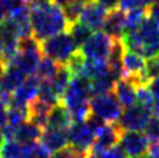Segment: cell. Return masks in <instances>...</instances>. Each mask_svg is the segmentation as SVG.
<instances>
[{
	"label": "cell",
	"mask_w": 159,
	"mask_h": 158,
	"mask_svg": "<svg viewBox=\"0 0 159 158\" xmlns=\"http://www.w3.org/2000/svg\"><path fill=\"white\" fill-rule=\"evenodd\" d=\"M121 41L126 50L143 58H152L159 54V28L147 16L137 30L126 32Z\"/></svg>",
	"instance_id": "2"
},
{
	"label": "cell",
	"mask_w": 159,
	"mask_h": 158,
	"mask_svg": "<svg viewBox=\"0 0 159 158\" xmlns=\"http://www.w3.org/2000/svg\"><path fill=\"white\" fill-rule=\"evenodd\" d=\"M42 57L41 44L33 37H28L20 41L19 54L16 55L12 63L28 78L36 74L38 63Z\"/></svg>",
	"instance_id": "5"
},
{
	"label": "cell",
	"mask_w": 159,
	"mask_h": 158,
	"mask_svg": "<svg viewBox=\"0 0 159 158\" xmlns=\"http://www.w3.org/2000/svg\"><path fill=\"white\" fill-rule=\"evenodd\" d=\"M89 158H96V157H89Z\"/></svg>",
	"instance_id": "47"
},
{
	"label": "cell",
	"mask_w": 159,
	"mask_h": 158,
	"mask_svg": "<svg viewBox=\"0 0 159 158\" xmlns=\"http://www.w3.org/2000/svg\"><path fill=\"white\" fill-rule=\"evenodd\" d=\"M53 107L54 105L45 103L37 96V99H34L28 105V121H32L41 129H45L48 125V118Z\"/></svg>",
	"instance_id": "19"
},
{
	"label": "cell",
	"mask_w": 159,
	"mask_h": 158,
	"mask_svg": "<svg viewBox=\"0 0 159 158\" xmlns=\"http://www.w3.org/2000/svg\"><path fill=\"white\" fill-rule=\"evenodd\" d=\"M25 145L20 144L15 138L4 140L0 145V158H24Z\"/></svg>",
	"instance_id": "24"
},
{
	"label": "cell",
	"mask_w": 159,
	"mask_h": 158,
	"mask_svg": "<svg viewBox=\"0 0 159 158\" xmlns=\"http://www.w3.org/2000/svg\"><path fill=\"white\" fill-rule=\"evenodd\" d=\"M118 145L128 158H142L147 154L150 141L143 132H122Z\"/></svg>",
	"instance_id": "10"
},
{
	"label": "cell",
	"mask_w": 159,
	"mask_h": 158,
	"mask_svg": "<svg viewBox=\"0 0 159 158\" xmlns=\"http://www.w3.org/2000/svg\"><path fill=\"white\" fill-rule=\"evenodd\" d=\"M26 2H28V4H29L30 2H33V0H26Z\"/></svg>",
	"instance_id": "46"
},
{
	"label": "cell",
	"mask_w": 159,
	"mask_h": 158,
	"mask_svg": "<svg viewBox=\"0 0 159 158\" xmlns=\"http://www.w3.org/2000/svg\"><path fill=\"white\" fill-rule=\"evenodd\" d=\"M72 125L71 116L63 104L54 105L48 118V125L45 129H69Z\"/></svg>",
	"instance_id": "21"
},
{
	"label": "cell",
	"mask_w": 159,
	"mask_h": 158,
	"mask_svg": "<svg viewBox=\"0 0 159 158\" xmlns=\"http://www.w3.org/2000/svg\"><path fill=\"white\" fill-rule=\"evenodd\" d=\"M39 79L33 75L28 77L24 83L12 94L9 100V107H19V108H28V105L38 96Z\"/></svg>",
	"instance_id": "13"
},
{
	"label": "cell",
	"mask_w": 159,
	"mask_h": 158,
	"mask_svg": "<svg viewBox=\"0 0 159 158\" xmlns=\"http://www.w3.org/2000/svg\"><path fill=\"white\" fill-rule=\"evenodd\" d=\"M139 8H147L143 3V0H120L118 2V9L124 11L125 13L134 9H139Z\"/></svg>",
	"instance_id": "33"
},
{
	"label": "cell",
	"mask_w": 159,
	"mask_h": 158,
	"mask_svg": "<svg viewBox=\"0 0 159 158\" xmlns=\"http://www.w3.org/2000/svg\"><path fill=\"white\" fill-rule=\"evenodd\" d=\"M0 5L7 16H12L28 7L26 0H0Z\"/></svg>",
	"instance_id": "29"
},
{
	"label": "cell",
	"mask_w": 159,
	"mask_h": 158,
	"mask_svg": "<svg viewBox=\"0 0 159 158\" xmlns=\"http://www.w3.org/2000/svg\"><path fill=\"white\" fill-rule=\"evenodd\" d=\"M50 158H89V154L79 151L69 145V146H66V148L50 154Z\"/></svg>",
	"instance_id": "31"
},
{
	"label": "cell",
	"mask_w": 159,
	"mask_h": 158,
	"mask_svg": "<svg viewBox=\"0 0 159 158\" xmlns=\"http://www.w3.org/2000/svg\"><path fill=\"white\" fill-rule=\"evenodd\" d=\"M42 132L43 129H41L36 124H33L32 121H25L15 131L13 138L22 145H32L38 142V140H41Z\"/></svg>",
	"instance_id": "20"
},
{
	"label": "cell",
	"mask_w": 159,
	"mask_h": 158,
	"mask_svg": "<svg viewBox=\"0 0 159 158\" xmlns=\"http://www.w3.org/2000/svg\"><path fill=\"white\" fill-rule=\"evenodd\" d=\"M122 131L117 124H103L95 132V141L89 150V157H100L108 149L113 148L120 141Z\"/></svg>",
	"instance_id": "9"
},
{
	"label": "cell",
	"mask_w": 159,
	"mask_h": 158,
	"mask_svg": "<svg viewBox=\"0 0 159 158\" xmlns=\"http://www.w3.org/2000/svg\"><path fill=\"white\" fill-rule=\"evenodd\" d=\"M24 158H50V153L39 142H36L25 145Z\"/></svg>",
	"instance_id": "30"
},
{
	"label": "cell",
	"mask_w": 159,
	"mask_h": 158,
	"mask_svg": "<svg viewBox=\"0 0 159 158\" xmlns=\"http://www.w3.org/2000/svg\"><path fill=\"white\" fill-rule=\"evenodd\" d=\"M5 19V13H4V11H3V8H2V5H0V24L3 22V20Z\"/></svg>",
	"instance_id": "42"
},
{
	"label": "cell",
	"mask_w": 159,
	"mask_h": 158,
	"mask_svg": "<svg viewBox=\"0 0 159 158\" xmlns=\"http://www.w3.org/2000/svg\"><path fill=\"white\" fill-rule=\"evenodd\" d=\"M115 84H116V81L111 75V72L104 77H100L92 82H89L91 95H92V98H93V96H99V95L112 92L113 88H115Z\"/></svg>",
	"instance_id": "22"
},
{
	"label": "cell",
	"mask_w": 159,
	"mask_h": 158,
	"mask_svg": "<svg viewBox=\"0 0 159 158\" xmlns=\"http://www.w3.org/2000/svg\"><path fill=\"white\" fill-rule=\"evenodd\" d=\"M125 25H126V13L121 9L108 11L107 19L103 29L113 40H121L125 35Z\"/></svg>",
	"instance_id": "18"
},
{
	"label": "cell",
	"mask_w": 159,
	"mask_h": 158,
	"mask_svg": "<svg viewBox=\"0 0 159 158\" xmlns=\"http://www.w3.org/2000/svg\"><path fill=\"white\" fill-rule=\"evenodd\" d=\"M96 3H99L101 7H104L107 11H112L118 8V2L120 0H95Z\"/></svg>",
	"instance_id": "39"
},
{
	"label": "cell",
	"mask_w": 159,
	"mask_h": 158,
	"mask_svg": "<svg viewBox=\"0 0 159 158\" xmlns=\"http://www.w3.org/2000/svg\"><path fill=\"white\" fill-rule=\"evenodd\" d=\"M3 141H4V136H3V132H2V129H0V145L3 144Z\"/></svg>",
	"instance_id": "44"
},
{
	"label": "cell",
	"mask_w": 159,
	"mask_h": 158,
	"mask_svg": "<svg viewBox=\"0 0 159 158\" xmlns=\"http://www.w3.org/2000/svg\"><path fill=\"white\" fill-rule=\"evenodd\" d=\"M154 116L158 118V120H159V107H154Z\"/></svg>",
	"instance_id": "43"
},
{
	"label": "cell",
	"mask_w": 159,
	"mask_h": 158,
	"mask_svg": "<svg viewBox=\"0 0 159 158\" xmlns=\"http://www.w3.org/2000/svg\"><path fill=\"white\" fill-rule=\"evenodd\" d=\"M152 115L154 112L151 109L137 103L122 111L116 124L122 132H142L151 120Z\"/></svg>",
	"instance_id": "8"
},
{
	"label": "cell",
	"mask_w": 159,
	"mask_h": 158,
	"mask_svg": "<svg viewBox=\"0 0 159 158\" xmlns=\"http://www.w3.org/2000/svg\"><path fill=\"white\" fill-rule=\"evenodd\" d=\"M96 158H128V157L125 156V153L121 150L120 146L116 145V146H113V148L108 149L107 151H104L100 157H96Z\"/></svg>",
	"instance_id": "34"
},
{
	"label": "cell",
	"mask_w": 159,
	"mask_h": 158,
	"mask_svg": "<svg viewBox=\"0 0 159 158\" xmlns=\"http://www.w3.org/2000/svg\"><path fill=\"white\" fill-rule=\"evenodd\" d=\"M146 158H159V141L150 142L149 149H147Z\"/></svg>",
	"instance_id": "38"
},
{
	"label": "cell",
	"mask_w": 159,
	"mask_h": 158,
	"mask_svg": "<svg viewBox=\"0 0 159 158\" xmlns=\"http://www.w3.org/2000/svg\"><path fill=\"white\" fill-rule=\"evenodd\" d=\"M95 141L93 128L86 123H74L69 128V145L79 151L89 154Z\"/></svg>",
	"instance_id": "11"
},
{
	"label": "cell",
	"mask_w": 159,
	"mask_h": 158,
	"mask_svg": "<svg viewBox=\"0 0 159 158\" xmlns=\"http://www.w3.org/2000/svg\"><path fill=\"white\" fill-rule=\"evenodd\" d=\"M32 37L41 44L45 40L70 29L65 11L52 0H33L29 3Z\"/></svg>",
	"instance_id": "1"
},
{
	"label": "cell",
	"mask_w": 159,
	"mask_h": 158,
	"mask_svg": "<svg viewBox=\"0 0 159 158\" xmlns=\"http://www.w3.org/2000/svg\"><path fill=\"white\" fill-rule=\"evenodd\" d=\"M158 2H159V0H143V3H145V5H146L147 8L151 7V5H154V4L158 3Z\"/></svg>",
	"instance_id": "41"
},
{
	"label": "cell",
	"mask_w": 159,
	"mask_h": 158,
	"mask_svg": "<svg viewBox=\"0 0 159 158\" xmlns=\"http://www.w3.org/2000/svg\"><path fill=\"white\" fill-rule=\"evenodd\" d=\"M143 133H145V136L149 138L150 142L159 141V120L154 115H152L151 120L146 125V128L143 129Z\"/></svg>",
	"instance_id": "32"
},
{
	"label": "cell",
	"mask_w": 159,
	"mask_h": 158,
	"mask_svg": "<svg viewBox=\"0 0 159 158\" xmlns=\"http://www.w3.org/2000/svg\"><path fill=\"white\" fill-rule=\"evenodd\" d=\"M147 8H139L130 11L126 13V25H125V33L137 30L143 22V20L147 17Z\"/></svg>",
	"instance_id": "26"
},
{
	"label": "cell",
	"mask_w": 159,
	"mask_h": 158,
	"mask_svg": "<svg viewBox=\"0 0 159 158\" xmlns=\"http://www.w3.org/2000/svg\"><path fill=\"white\" fill-rule=\"evenodd\" d=\"M91 99L89 82L80 77H72L61 104L66 107L74 123H86L91 117Z\"/></svg>",
	"instance_id": "3"
},
{
	"label": "cell",
	"mask_w": 159,
	"mask_h": 158,
	"mask_svg": "<svg viewBox=\"0 0 159 158\" xmlns=\"http://www.w3.org/2000/svg\"><path fill=\"white\" fill-rule=\"evenodd\" d=\"M61 66H63V65L57 63V62H54L53 59H50L48 57H42L38 63L36 77L39 81H50V79H53L57 75Z\"/></svg>",
	"instance_id": "23"
},
{
	"label": "cell",
	"mask_w": 159,
	"mask_h": 158,
	"mask_svg": "<svg viewBox=\"0 0 159 158\" xmlns=\"http://www.w3.org/2000/svg\"><path fill=\"white\" fill-rule=\"evenodd\" d=\"M147 15H149V17L154 21L159 28V2L147 8Z\"/></svg>",
	"instance_id": "37"
},
{
	"label": "cell",
	"mask_w": 159,
	"mask_h": 158,
	"mask_svg": "<svg viewBox=\"0 0 159 158\" xmlns=\"http://www.w3.org/2000/svg\"><path fill=\"white\" fill-rule=\"evenodd\" d=\"M107 15H108V11L104 7H101L95 0H91L89 3L84 5L78 21L84 24L87 28H89L91 30L99 32L100 29H103Z\"/></svg>",
	"instance_id": "15"
},
{
	"label": "cell",
	"mask_w": 159,
	"mask_h": 158,
	"mask_svg": "<svg viewBox=\"0 0 159 158\" xmlns=\"http://www.w3.org/2000/svg\"><path fill=\"white\" fill-rule=\"evenodd\" d=\"M89 108L91 115L104 124H116L122 114V107L113 91L93 96L89 101Z\"/></svg>",
	"instance_id": "6"
},
{
	"label": "cell",
	"mask_w": 159,
	"mask_h": 158,
	"mask_svg": "<svg viewBox=\"0 0 159 158\" xmlns=\"http://www.w3.org/2000/svg\"><path fill=\"white\" fill-rule=\"evenodd\" d=\"M147 86H149L150 91H151V94H152V98H154L155 105L159 107V78L151 79Z\"/></svg>",
	"instance_id": "35"
},
{
	"label": "cell",
	"mask_w": 159,
	"mask_h": 158,
	"mask_svg": "<svg viewBox=\"0 0 159 158\" xmlns=\"http://www.w3.org/2000/svg\"><path fill=\"white\" fill-rule=\"evenodd\" d=\"M41 50L43 57L53 59L59 65H66L69 59L78 52V48L70 33L63 32L41 42Z\"/></svg>",
	"instance_id": "4"
},
{
	"label": "cell",
	"mask_w": 159,
	"mask_h": 158,
	"mask_svg": "<svg viewBox=\"0 0 159 158\" xmlns=\"http://www.w3.org/2000/svg\"><path fill=\"white\" fill-rule=\"evenodd\" d=\"M113 40L105 32H95L79 49L82 55L88 61H103L108 62L113 49Z\"/></svg>",
	"instance_id": "7"
},
{
	"label": "cell",
	"mask_w": 159,
	"mask_h": 158,
	"mask_svg": "<svg viewBox=\"0 0 159 158\" xmlns=\"http://www.w3.org/2000/svg\"><path fill=\"white\" fill-rule=\"evenodd\" d=\"M122 70H124V78H129L137 84V87L142 83V75H143L145 67H146V59L142 55L130 52V50H124L122 58Z\"/></svg>",
	"instance_id": "14"
},
{
	"label": "cell",
	"mask_w": 159,
	"mask_h": 158,
	"mask_svg": "<svg viewBox=\"0 0 159 158\" xmlns=\"http://www.w3.org/2000/svg\"><path fill=\"white\" fill-rule=\"evenodd\" d=\"M159 78V54L146 61V67L142 75V83L149 84L151 79Z\"/></svg>",
	"instance_id": "27"
},
{
	"label": "cell",
	"mask_w": 159,
	"mask_h": 158,
	"mask_svg": "<svg viewBox=\"0 0 159 158\" xmlns=\"http://www.w3.org/2000/svg\"><path fill=\"white\" fill-rule=\"evenodd\" d=\"M67 32H69L70 36L72 37L76 48H82L83 45L86 44L87 40L91 37V35H92V30H91L89 28H87L84 24H82V22H79V21L71 24L70 29Z\"/></svg>",
	"instance_id": "25"
},
{
	"label": "cell",
	"mask_w": 159,
	"mask_h": 158,
	"mask_svg": "<svg viewBox=\"0 0 159 158\" xmlns=\"http://www.w3.org/2000/svg\"><path fill=\"white\" fill-rule=\"evenodd\" d=\"M39 144L53 154L69 146V129H43Z\"/></svg>",
	"instance_id": "16"
},
{
	"label": "cell",
	"mask_w": 159,
	"mask_h": 158,
	"mask_svg": "<svg viewBox=\"0 0 159 158\" xmlns=\"http://www.w3.org/2000/svg\"><path fill=\"white\" fill-rule=\"evenodd\" d=\"M25 79L26 77L13 63L5 65L0 71V96L9 104L12 94L24 83Z\"/></svg>",
	"instance_id": "12"
},
{
	"label": "cell",
	"mask_w": 159,
	"mask_h": 158,
	"mask_svg": "<svg viewBox=\"0 0 159 158\" xmlns=\"http://www.w3.org/2000/svg\"><path fill=\"white\" fill-rule=\"evenodd\" d=\"M52 2L53 3H55L57 5H59V7L62 8V7H67V5H69L70 3H72L74 2V0H52Z\"/></svg>",
	"instance_id": "40"
},
{
	"label": "cell",
	"mask_w": 159,
	"mask_h": 158,
	"mask_svg": "<svg viewBox=\"0 0 159 158\" xmlns=\"http://www.w3.org/2000/svg\"><path fill=\"white\" fill-rule=\"evenodd\" d=\"M113 94L125 109L137 104V84L129 78H122L116 82Z\"/></svg>",
	"instance_id": "17"
},
{
	"label": "cell",
	"mask_w": 159,
	"mask_h": 158,
	"mask_svg": "<svg viewBox=\"0 0 159 158\" xmlns=\"http://www.w3.org/2000/svg\"><path fill=\"white\" fill-rule=\"evenodd\" d=\"M2 54H3V49H2V41H0V61H2Z\"/></svg>",
	"instance_id": "45"
},
{
	"label": "cell",
	"mask_w": 159,
	"mask_h": 158,
	"mask_svg": "<svg viewBox=\"0 0 159 158\" xmlns=\"http://www.w3.org/2000/svg\"><path fill=\"white\" fill-rule=\"evenodd\" d=\"M9 104L0 96V128H3L7 124V112Z\"/></svg>",
	"instance_id": "36"
},
{
	"label": "cell",
	"mask_w": 159,
	"mask_h": 158,
	"mask_svg": "<svg viewBox=\"0 0 159 158\" xmlns=\"http://www.w3.org/2000/svg\"><path fill=\"white\" fill-rule=\"evenodd\" d=\"M137 103L154 112L155 101L147 84H141V86L137 87Z\"/></svg>",
	"instance_id": "28"
}]
</instances>
